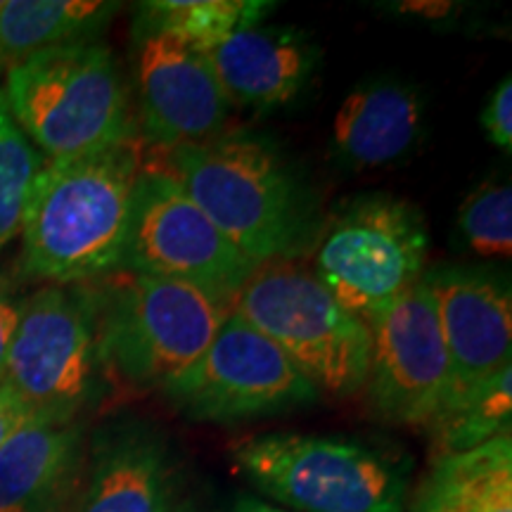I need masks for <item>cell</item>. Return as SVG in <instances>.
Wrapping results in <instances>:
<instances>
[{
	"instance_id": "6da1fadb",
	"label": "cell",
	"mask_w": 512,
	"mask_h": 512,
	"mask_svg": "<svg viewBox=\"0 0 512 512\" xmlns=\"http://www.w3.org/2000/svg\"><path fill=\"white\" fill-rule=\"evenodd\" d=\"M143 169L138 136L88 157L43 162L19 228L24 278L81 285L119 271Z\"/></svg>"
},
{
	"instance_id": "7a4b0ae2",
	"label": "cell",
	"mask_w": 512,
	"mask_h": 512,
	"mask_svg": "<svg viewBox=\"0 0 512 512\" xmlns=\"http://www.w3.org/2000/svg\"><path fill=\"white\" fill-rule=\"evenodd\" d=\"M166 169L192 202L256 266L292 256L306 226V202L278 147L249 131H228L176 147Z\"/></svg>"
},
{
	"instance_id": "3957f363",
	"label": "cell",
	"mask_w": 512,
	"mask_h": 512,
	"mask_svg": "<svg viewBox=\"0 0 512 512\" xmlns=\"http://www.w3.org/2000/svg\"><path fill=\"white\" fill-rule=\"evenodd\" d=\"M17 126L46 162H64L136 138L131 93L110 46L72 43L38 53L3 74Z\"/></svg>"
},
{
	"instance_id": "277c9868",
	"label": "cell",
	"mask_w": 512,
	"mask_h": 512,
	"mask_svg": "<svg viewBox=\"0 0 512 512\" xmlns=\"http://www.w3.org/2000/svg\"><path fill=\"white\" fill-rule=\"evenodd\" d=\"M256 491L299 512H406L411 458L347 437L273 432L230 446Z\"/></svg>"
},
{
	"instance_id": "5b68a950",
	"label": "cell",
	"mask_w": 512,
	"mask_h": 512,
	"mask_svg": "<svg viewBox=\"0 0 512 512\" xmlns=\"http://www.w3.org/2000/svg\"><path fill=\"white\" fill-rule=\"evenodd\" d=\"M91 285L107 370L136 389H162L188 370L233 313L221 294L124 268Z\"/></svg>"
},
{
	"instance_id": "8992f818",
	"label": "cell",
	"mask_w": 512,
	"mask_h": 512,
	"mask_svg": "<svg viewBox=\"0 0 512 512\" xmlns=\"http://www.w3.org/2000/svg\"><path fill=\"white\" fill-rule=\"evenodd\" d=\"M233 313L271 339L318 394L349 399L363 389L370 328L337 304L304 261L285 256L256 266Z\"/></svg>"
},
{
	"instance_id": "52a82bcc",
	"label": "cell",
	"mask_w": 512,
	"mask_h": 512,
	"mask_svg": "<svg viewBox=\"0 0 512 512\" xmlns=\"http://www.w3.org/2000/svg\"><path fill=\"white\" fill-rule=\"evenodd\" d=\"M110 377L91 283L41 285L19 302L3 382L31 415L86 418Z\"/></svg>"
},
{
	"instance_id": "ba28073f",
	"label": "cell",
	"mask_w": 512,
	"mask_h": 512,
	"mask_svg": "<svg viewBox=\"0 0 512 512\" xmlns=\"http://www.w3.org/2000/svg\"><path fill=\"white\" fill-rule=\"evenodd\" d=\"M427 252L430 233L420 209L373 192L330 216L309 268L344 311L370 328L425 278Z\"/></svg>"
},
{
	"instance_id": "9c48e42d",
	"label": "cell",
	"mask_w": 512,
	"mask_h": 512,
	"mask_svg": "<svg viewBox=\"0 0 512 512\" xmlns=\"http://www.w3.org/2000/svg\"><path fill=\"white\" fill-rule=\"evenodd\" d=\"M121 268L181 280L235 302L256 264L207 219L164 166L140 171Z\"/></svg>"
},
{
	"instance_id": "30bf717a",
	"label": "cell",
	"mask_w": 512,
	"mask_h": 512,
	"mask_svg": "<svg viewBox=\"0 0 512 512\" xmlns=\"http://www.w3.org/2000/svg\"><path fill=\"white\" fill-rule=\"evenodd\" d=\"M159 392L178 413L200 422L261 418L320 399L290 358L235 313L207 351Z\"/></svg>"
},
{
	"instance_id": "8fae6325",
	"label": "cell",
	"mask_w": 512,
	"mask_h": 512,
	"mask_svg": "<svg viewBox=\"0 0 512 512\" xmlns=\"http://www.w3.org/2000/svg\"><path fill=\"white\" fill-rule=\"evenodd\" d=\"M361 392L377 420L413 430H427L448 399L451 366L425 278L370 325Z\"/></svg>"
},
{
	"instance_id": "7c38bea8",
	"label": "cell",
	"mask_w": 512,
	"mask_h": 512,
	"mask_svg": "<svg viewBox=\"0 0 512 512\" xmlns=\"http://www.w3.org/2000/svg\"><path fill=\"white\" fill-rule=\"evenodd\" d=\"M136 88L150 143L171 152L223 133L230 102L209 57L178 38L136 29Z\"/></svg>"
},
{
	"instance_id": "4fadbf2b",
	"label": "cell",
	"mask_w": 512,
	"mask_h": 512,
	"mask_svg": "<svg viewBox=\"0 0 512 512\" xmlns=\"http://www.w3.org/2000/svg\"><path fill=\"white\" fill-rule=\"evenodd\" d=\"M425 280L451 366V401L512 368V297L501 278L477 268L441 266Z\"/></svg>"
},
{
	"instance_id": "5bb4252c",
	"label": "cell",
	"mask_w": 512,
	"mask_h": 512,
	"mask_svg": "<svg viewBox=\"0 0 512 512\" xmlns=\"http://www.w3.org/2000/svg\"><path fill=\"white\" fill-rule=\"evenodd\" d=\"M178 503L181 467L155 425L119 418L88 434L74 512H174Z\"/></svg>"
},
{
	"instance_id": "9a60e30c",
	"label": "cell",
	"mask_w": 512,
	"mask_h": 512,
	"mask_svg": "<svg viewBox=\"0 0 512 512\" xmlns=\"http://www.w3.org/2000/svg\"><path fill=\"white\" fill-rule=\"evenodd\" d=\"M88 434V418L31 415L0 448V512H74Z\"/></svg>"
},
{
	"instance_id": "2e32d148",
	"label": "cell",
	"mask_w": 512,
	"mask_h": 512,
	"mask_svg": "<svg viewBox=\"0 0 512 512\" xmlns=\"http://www.w3.org/2000/svg\"><path fill=\"white\" fill-rule=\"evenodd\" d=\"M230 107L275 110L299 93L316 72L318 50L292 27H247L207 53Z\"/></svg>"
},
{
	"instance_id": "e0dca14e",
	"label": "cell",
	"mask_w": 512,
	"mask_h": 512,
	"mask_svg": "<svg viewBox=\"0 0 512 512\" xmlns=\"http://www.w3.org/2000/svg\"><path fill=\"white\" fill-rule=\"evenodd\" d=\"M425 126L415 88L382 79L363 83L342 100L332 121V147L351 169H382L406 159Z\"/></svg>"
},
{
	"instance_id": "ac0fdd59",
	"label": "cell",
	"mask_w": 512,
	"mask_h": 512,
	"mask_svg": "<svg viewBox=\"0 0 512 512\" xmlns=\"http://www.w3.org/2000/svg\"><path fill=\"white\" fill-rule=\"evenodd\" d=\"M408 512H512V434L432 456Z\"/></svg>"
},
{
	"instance_id": "d6986e66",
	"label": "cell",
	"mask_w": 512,
	"mask_h": 512,
	"mask_svg": "<svg viewBox=\"0 0 512 512\" xmlns=\"http://www.w3.org/2000/svg\"><path fill=\"white\" fill-rule=\"evenodd\" d=\"M119 3L105 0H8L0 3V72L46 50L98 41Z\"/></svg>"
},
{
	"instance_id": "ffe728a7",
	"label": "cell",
	"mask_w": 512,
	"mask_h": 512,
	"mask_svg": "<svg viewBox=\"0 0 512 512\" xmlns=\"http://www.w3.org/2000/svg\"><path fill=\"white\" fill-rule=\"evenodd\" d=\"M273 8L264 0H155L140 5L133 29L159 31L209 53L235 31L264 22Z\"/></svg>"
},
{
	"instance_id": "44dd1931",
	"label": "cell",
	"mask_w": 512,
	"mask_h": 512,
	"mask_svg": "<svg viewBox=\"0 0 512 512\" xmlns=\"http://www.w3.org/2000/svg\"><path fill=\"white\" fill-rule=\"evenodd\" d=\"M512 425V368H505L494 380L446 401L427 425L432 456L465 453L489 444Z\"/></svg>"
},
{
	"instance_id": "7402d4cb",
	"label": "cell",
	"mask_w": 512,
	"mask_h": 512,
	"mask_svg": "<svg viewBox=\"0 0 512 512\" xmlns=\"http://www.w3.org/2000/svg\"><path fill=\"white\" fill-rule=\"evenodd\" d=\"M43 162L46 159L41 152L12 119L0 86V249L19 235L31 188Z\"/></svg>"
},
{
	"instance_id": "603a6c76",
	"label": "cell",
	"mask_w": 512,
	"mask_h": 512,
	"mask_svg": "<svg viewBox=\"0 0 512 512\" xmlns=\"http://www.w3.org/2000/svg\"><path fill=\"white\" fill-rule=\"evenodd\" d=\"M458 230L479 256L512 254V188L503 181L479 183L458 211Z\"/></svg>"
},
{
	"instance_id": "cb8c5ba5",
	"label": "cell",
	"mask_w": 512,
	"mask_h": 512,
	"mask_svg": "<svg viewBox=\"0 0 512 512\" xmlns=\"http://www.w3.org/2000/svg\"><path fill=\"white\" fill-rule=\"evenodd\" d=\"M482 128L498 150L510 155L512 147V81L510 76L498 83L496 91L486 100L482 112Z\"/></svg>"
},
{
	"instance_id": "d4e9b609",
	"label": "cell",
	"mask_w": 512,
	"mask_h": 512,
	"mask_svg": "<svg viewBox=\"0 0 512 512\" xmlns=\"http://www.w3.org/2000/svg\"><path fill=\"white\" fill-rule=\"evenodd\" d=\"M19 320V302L12 297L10 283L0 268V382L5 377V366H8V354L12 337H15Z\"/></svg>"
},
{
	"instance_id": "484cf974",
	"label": "cell",
	"mask_w": 512,
	"mask_h": 512,
	"mask_svg": "<svg viewBox=\"0 0 512 512\" xmlns=\"http://www.w3.org/2000/svg\"><path fill=\"white\" fill-rule=\"evenodd\" d=\"M31 418V411L19 401L5 382H0V448Z\"/></svg>"
},
{
	"instance_id": "4316f807",
	"label": "cell",
	"mask_w": 512,
	"mask_h": 512,
	"mask_svg": "<svg viewBox=\"0 0 512 512\" xmlns=\"http://www.w3.org/2000/svg\"><path fill=\"white\" fill-rule=\"evenodd\" d=\"M230 512H287V510L278 508V505L261 501V498H256V496H240L238 501L233 503V510Z\"/></svg>"
},
{
	"instance_id": "83f0119b",
	"label": "cell",
	"mask_w": 512,
	"mask_h": 512,
	"mask_svg": "<svg viewBox=\"0 0 512 512\" xmlns=\"http://www.w3.org/2000/svg\"><path fill=\"white\" fill-rule=\"evenodd\" d=\"M174 512H200V508H197V505L190 503V501H181Z\"/></svg>"
}]
</instances>
